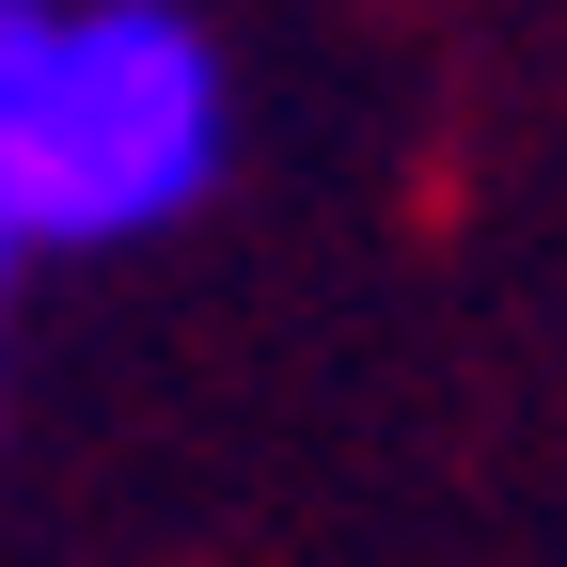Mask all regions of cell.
<instances>
[{"label":"cell","mask_w":567,"mask_h":567,"mask_svg":"<svg viewBox=\"0 0 567 567\" xmlns=\"http://www.w3.org/2000/svg\"><path fill=\"white\" fill-rule=\"evenodd\" d=\"M237 158V80L174 0H0V252H126Z\"/></svg>","instance_id":"cell-1"},{"label":"cell","mask_w":567,"mask_h":567,"mask_svg":"<svg viewBox=\"0 0 567 567\" xmlns=\"http://www.w3.org/2000/svg\"><path fill=\"white\" fill-rule=\"evenodd\" d=\"M0 300H17V252H0Z\"/></svg>","instance_id":"cell-2"}]
</instances>
